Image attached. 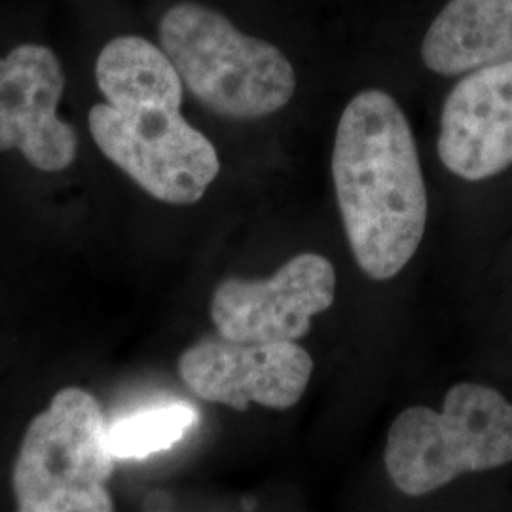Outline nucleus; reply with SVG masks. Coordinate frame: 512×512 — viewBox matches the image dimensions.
<instances>
[{
	"mask_svg": "<svg viewBox=\"0 0 512 512\" xmlns=\"http://www.w3.org/2000/svg\"><path fill=\"white\" fill-rule=\"evenodd\" d=\"M95 80L105 103L90 110L88 126L105 158L160 202H200L219 177V154L181 114L183 80L162 46L137 35L112 38Z\"/></svg>",
	"mask_w": 512,
	"mask_h": 512,
	"instance_id": "nucleus-1",
	"label": "nucleus"
},
{
	"mask_svg": "<svg viewBox=\"0 0 512 512\" xmlns=\"http://www.w3.org/2000/svg\"><path fill=\"white\" fill-rule=\"evenodd\" d=\"M332 179L351 253L374 281L401 274L427 224V190L414 133L382 90L357 93L340 116Z\"/></svg>",
	"mask_w": 512,
	"mask_h": 512,
	"instance_id": "nucleus-2",
	"label": "nucleus"
},
{
	"mask_svg": "<svg viewBox=\"0 0 512 512\" xmlns=\"http://www.w3.org/2000/svg\"><path fill=\"white\" fill-rule=\"evenodd\" d=\"M158 33L184 88L219 116L258 120L293 99L296 73L287 55L262 38L241 33L209 6H171Z\"/></svg>",
	"mask_w": 512,
	"mask_h": 512,
	"instance_id": "nucleus-3",
	"label": "nucleus"
},
{
	"mask_svg": "<svg viewBox=\"0 0 512 512\" xmlns=\"http://www.w3.org/2000/svg\"><path fill=\"white\" fill-rule=\"evenodd\" d=\"M512 463V404L492 387L454 385L442 412L412 406L391 423L385 469L406 495Z\"/></svg>",
	"mask_w": 512,
	"mask_h": 512,
	"instance_id": "nucleus-4",
	"label": "nucleus"
},
{
	"mask_svg": "<svg viewBox=\"0 0 512 512\" xmlns=\"http://www.w3.org/2000/svg\"><path fill=\"white\" fill-rule=\"evenodd\" d=\"M116 458L101 404L80 387L61 389L29 423L14 463L21 512H109Z\"/></svg>",
	"mask_w": 512,
	"mask_h": 512,
	"instance_id": "nucleus-5",
	"label": "nucleus"
},
{
	"mask_svg": "<svg viewBox=\"0 0 512 512\" xmlns=\"http://www.w3.org/2000/svg\"><path fill=\"white\" fill-rule=\"evenodd\" d=\"M336 272L329 258L302 253L270 279H226L213 294L211 319L222 338L236 342H296L311 319L329 310Z\"/></svg>",
	"mask_w": 512,
	"mask_h": 512,
	"instance_id": "nucleus-6",
	"label": "nucleus"
},
{
	"mask_svg": "<svg viewBox=\"0 0 512 512\" xmlns=\"http://www.w3.org/2000/svg\"><path fill=\"white\" fill-rule=\"evenodd\" d=\"M313 359L296 342H236L205 338L186 349L179 374L200 399L245 412L256 403L287 410L310 384Z\"/></svg>",
	"mask_w": 512,
	"mask_h": 512,
	"instance_id": "nucleus-7",
	"label": "nucleus"
},
{
	"mask_svg": "<svg viewBox=\"0 0 512 512\" xmlns=\"http://www.w3.org/2000/svg\"><path fill=\"white\" fill-rule=\"evenodd\" d=\"M65 73L52 48L21 44L0 57V152L19 150L38 171L73 165L78 137L57 116Z\"/></svg>",
	"mask_w": 512,
	"mask_h": 512,
	"instance_id": "nucleus-8",
	"label": "nucleus"
},
{
	"mask_svg": "<svg viewBox=\"0 0 512 512\" xmlns=\"http://www.w3.org/2000/svg\"><path fill=\"white\" fill-rule=\"evenodd\" d=\"M439 158L465 181L512 165V59L465 74L440 114Z\"/></svg>",
	"mask_w": 512,
	"mask_h": 512,
	"instance_id": "nucleus-9",
	"label": "nucleus"
},
{
	"mask_svg": "<svg viewBox=\"0 0 512 512\" xmlns=\"http://www.w3.org/2000/svg\"><path fill=\"white\" fill-rule=\"evenodd\" d=\"M425 67L459 76L512 59V0H450L421 42Z\"/></svg>",
	"mask_w": 512,
	"mask_h": 512,
	"instance_id": "nucleus-10",
	"label": "nucleus"
},
{
	"mask_svg": "<svg viewBox=\"0 0 512 512\" xmlns=\"http://www.w3.org/2000/svg\"><path fill=\"white\" fill-rule=\"evenodd\" d=\"M198 423V412L184 403L152 406L109 425V448L118 459H145L173 448Z\"/></svg>",
	"mask_w": 512,
	"mask_h": 512,
	"instance_id": "nucleus-11",
	"label": "nucleus"
}]
</instances>
